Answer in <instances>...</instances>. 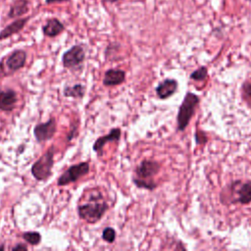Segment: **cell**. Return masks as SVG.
<instances>
[{
	"label": "cell",
	"mask_w": 251,
	"mask_h": 251,
	"mask_svg": "<svg viewBox=\"0 0 251 251\" xmlns=\"http://www.w3.org/2000/svg\"><path fill=\"white\" fill-rule=\"evenodd\" d=\"M107 210L108 205L103 200L102 194L100 192H96L89 196L87 203L78 206L77 213L80 219L92 224L98 222Z\"/></svg>",
	"instance_id": "obj_1"
},
{
	"label": "cell",
	"mask_w": 251,
	"mask_h": 251,
	"mask_svg": "<svg viewBox=\"0 0 251 251\" xmlns=\"http://www.w3.org/2000/svg\"><path fill=\"white\" fill-rule=\"evenodd\" d=\"M160 171V164L153 160H143L135 169V176L133 177L134 184L139 188L153 190L157 184L152 180V177Z\"/></svg>",
	"instance_id": "obj_2"
},
{
	"label": "cell",
	"mask_w": 251,
	"mask_h": 251,
	"mask_svg": "<svg viewBox=\"0 0 251 251\" xmlns=\"http://www.w3.org/2000/svg\"><path fill=\"white\" fill-rule=\"evenodd\" d=\"M199 101L200 99L196 94L192 92H187L185 94L176 117L177 129L179 131H182L186 128L192 118V115L194 114L195 108L199 104Z\"/></svg>",
	"instance_id": "obj_3"
},
{
	"label": "cell",
	"mask_w": 251,
	"mask_h": 251,
	"mask_svg": "<svg viewBox=\"0 0 251 251\" xmlns=\"http://www.w3.org/2000/svg\"><path fill=\"white\" fill-rule=\"evenodd\" d=\"M54 164V146H51L31 167V174L37 180H45L51 176Z\"/></svg>",
	"instance_id": "obj_4"
},
{
	"label": "cell",
	"mask_w": 251,
	"mask_h": 251,
	"mask_svg": "<svg viewBox=\"0 0 251 251\" xmlns=\"http://www.w3.org/2000/svg\"><path fill=\"white\" fill-rule=\"evenodd\" d=\"M89 172V164L81 162L79 164L70 167L59 178L58 185H66L68 183L77 180L79 177L85 176Z\"/></svg>",
	"instance_id": "obj_5"
},
{
	"label": "cell",
	"mask_w": 251,
	"mask_h": 251,
	"mask_svg": "<svg viewBox=\"0 0 251 251\" xmlns=\"http://www.w3.org/2000/svg\"><path fill=\"white\" fill-rule=\"evenodd\" d=\"M85 58L84 50L79 45H75L64 53L62 61L65 68H75L80 65Z\"/></svg>",
	"instance_id": "obj_6"
},
{
	"label": "cell",
	"mask_w": 251,
	"mask_h": 251,
	"mask_svg": "<svg viewBox=\"0 0 251 251\" xmlns=\"http://www.w3.org/2000/svg\"><path fill=\"white\" fill-rule=\"evenodd\" d=\"M56 131V121L50 119L46 123L38 124L33 129L34 136L38 142H44L53 137Z\"/></svg>",
	"instance_id": "obj_7"
},
{
	"label": "cell",
	"mask_w": 251,
	"mask_h": 251,
	"mask_svg": "<svg viewBox=\"0 0 251 251\" xmlns=\"http://www.w3.org/2000/svg\"><path fill=\"white\" fill-rule=\"evenodd\" d=\"M25 60L26 53L24 50H16L6 59V66L10 71L15 72L25 66Z\"/></svg>",
	"instance_id": "obj_8"
},
{
	"label": "cell",
	"mask_w": 251,
	"mask_h": 251,
	"mask_svg": "<svg viewBox=\"0 0 251 251\" xmlns=\"http://www.w3.org/2000/svg\"><path fill=\"white\" fill-rule=\"evenodd\" d=\"M125 78H126L125 71L120 69H109L105 73V75L103 78V84L105 86L119 85L125 81Z\"/></svg>",
	"instance_id": "obj_9"
},
{
	"label": "cell",
	"mask_w": 251,
	"mask_h": 251,
	"mask_svg": "<svg viewBox=\"0 0 251 251\" xmlns=\"http://www.w3.org/2000/svg\"><path fill=\"white\" fill-rule=\"evenodd\" d=\"M177 89V81L176 79L167 78L160 82L156 88V92L160 99H167L172 96Z\"/></svg>",
	"instance_id": "obj_10"
},
{
	"label": "cell",
	"mask_w": 251,
	"mask_h": 251,
	"mask_svg": "<svg viewBox=\"0 0 251 251\" xmlns=\"http://www.w3.org/2000/svg\"><path fill=\"white\" fill-rule=\"evenodd\" d=\"M17 100V93L13 89L0 90V111H12Z\"/></svg>",
	"instance_id": "obj_11"
},
{
	"label": "cell",
	"mask_w": 251,
	"mask_h": 251,
	"mask_svg": "<svg viewBox=\"0 0 251 251\" xmlns=\"http://www.w3.org/2000/svg\"><path fill=\"white\" fill-rule=\"evenodd\" d=\"M121 129L119 127H116V128H113L110 130V132L107 134V135H104V136H101L99 138L96 139L94 145H93V150L95 152H98L100 153L103 146L110 142V141H119L120 138H121Z\"/></svg>",
	"instance_id": "obj_12"
},
{
	"label": "cell",
	"mask_w": 251,
	"mask_h": 251,
	"mask_svg": "<svg viewBox=\"0 0 251 251\" xmlns=\"http://www.w3.org/2000/svg\"><path fill=\"white\" fill-rule=\"evenodd\" d=\"M28 18H25V19H19L16 20L15 22H13L12 24H10L9 25H7L1 32H0V40L5 39L11 35H13L14 33L19 32L27 23Z\"/></svg>",
	"instance_id": "obj_13"
},
{
	"label": "cell",
	"mask_w": 251,
	"mask_h": 251,
	"mask_svg": "<svg viewBox=\"0 0 251 251\" xmlns=\"http://www.w3.org/2000/svg\"><path fill=\"white\" fill-rule=\"evenodd\" d=\"M238 184L236 201L241 204H249L251 202V180H247L243 183L238 181Z\"/></svg>",
	"instance_id": "obj_14"
},
{
	"label": "cell",
	"mask_w": 251,
	"mask_h": 251,
	"mask_svg": "<svg viewBox=\"0 0 251 251\" xmlns=\"http://www.w3.org/2000/svg\"><path fill=\"white\" fill-rule=\"evenodd\" d=\"M64 29V25L57 19H50L43 26V33L49 37H54L61 33Z\"/></svg>",
	"instance_id": "obj_15"
},
{
	"label": "cell",
	"mask_w": 251,
	"mask_h": 251,
	"mask_svg": "<svg viewBox=\"0 0 251 251\" xmlns=\"http://www.w3.org/2000/svg\"><path fill=\"white\" fill-rule=\"evenodd\" d=\"M27 5H28L27 0H16L10 9L9 17L16 18V17L24 15L28 10Z\"/></svg>",
	"instance_id": "obj_16"
},
{
	"label": "cell",
	"mask_w": 251,
	"mask_h": 251,
	"mask_svg": "<svg viewBox=\"0 0 251 251\" xmlns=\"http://www.w3.org/2000/svg\"><path fill=\"white\" fill-rule=\"evenodd\" d=\"M85 92V87L82 84H75L73 86H66L64 88V95L66 97H74L78 98L82 97Z\"/></svg>",
	"instance_id": "obj_17"
},
{
	"label": "cell",
	"mask_w": 251,
	"mask_h": 251,
	"mask_svg": "<svg viewBox=\"0 0 251 251\" xmlns=\"http://www.w3.org/2000/svg\"><path fill=\"white\" fill-rule=\"evenodd\" d=\"M22 236L27 243L31 245H37L41 241V235L36 231H27L23 233Z\"/></svg>",
	"instance_id": "obj_18"
},
{
	"label": "cell",
	"mask_w": 251,
	"mask_h": 251,
	"mask_svg": "<svg viewBox=\"0 0 251 251\" xmlns=\"http://www.w3.org/2000/svg\"><path fill=\"white\" fill-rule=\"evenodd\" d=\"M208 75V70L206 67H200L190 75V78L193 80H204Z\"/></svg>",
	"instance_id": "obj_19"
},
{
	"label": "cell",
	"mask_w": 251,
	"mask_h": 251,
	"mask_svg": "<svg viewBox=\"0 0 251 251\" xmlns=\"http://www.w3.org/2000/svg\"><path fill=\"white\" fill-rule=\"evenodd\" d=\"M102 238L105 241L109 242V243L114 242L115 239H116V231H115V229L110 227V226L104 228V230L102 232Z\"/></svg>",
	"instance_id": "obj_20"
},
{
	"label": "cell",
	"mask_w": 251,
	"mask_h": 251,
	"mask_svg": "<svg viewBox=\"0 0 251 251\" xmlns=\"http://www.w3.org/2000/svg\"><path fill=\"white\" fill-rule=\"evenodd\" d=\"M242 93L247 104L251 107V82H244L242 85Z\"/></svg>",
	"instance_id": "obj_21"
},
{
	"label": "cell",
	"mask_w": 251,
	"mask_h": 251,
	"mask_svg": "<svg viewBox=\"0 0 251 251\" xmlns=\"http://www.w3.org/2000/svg\"><path fill=\"white\" fill-rule=\"evenodd\" d=\"M19 249H22V250H27V247L25 245V244H22V243H19L18 245L14 246L12 248V250H19Z\"/></svg>",
	"instance_id": "obj_22"
},
{
	"label": "cell",
	"mask_w": 251,
	"mask_h": 251,
	"mask_svg": "<svg viewBox=\"0 0 251 251\" xmlns=\"http://www.w3.org/2000/svg\"><path fill=\"white\" fill-rule=\"evenodd\" d=\"M64 1H69V0H45V2L47 4H51V3H55V2H64Z\"/></svg>",
	"instance_id": "obj_23"
},
{
	"label": "cell",
	"mask_w": 251,
	"mask_h": 251,
	"mask_svg": "<svg viewBox=\"0 0 251 251\" xmlns=\"http://www.w3.org/2000/svg\"><path fill=\"white\" fill-rule=\"evenodd\" d=\"M0 249H1V250H3V249H4V246H0Z\"/></svg>",
	"instance_id": "obj_24"
},
{
	"label": "cell",
	"mask_w": 251,
	"mask_h": 251,
	"mask_svg": "<svg viewBox=\"0 0 251 251\" xmlns=\"http://www.w3.org/2000/svg\"><path fill=\"white\" fill-rule=\"evenodd\" d=\"M247 1H251V0H247Z\"/></svg>",
	"instance_id": "obj_25"
}]
</instances>
